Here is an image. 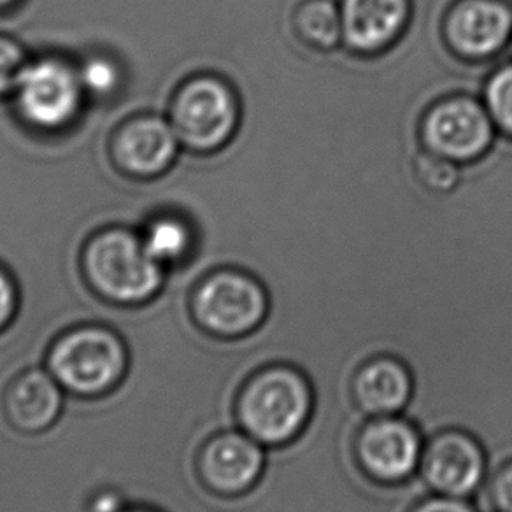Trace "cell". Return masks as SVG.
<instances>
[{
  "label": "cell",
  "instance_id": "19",
  "mask_svg": "<svg viewBox=\"0 0 512 512\" xmlns=\"http://www.w3.org/2000/svg\"><path fill=\"white\" fill-rule=\"evenodd\" d=\"M414 174L427 190L444 195L453 192L460 185L462 165L423 150L421 146V150L414 157Z\"/></svg>",
  "mask_w": 512,
  "mask_h": 512
},
{
  "label": "cell",
  "instance_id": "3",
  "mask_svg": "<svg viewBox=\"0 0 512 512\" xmlns=\"http://www.w3.org/2000/svg\"><path fill=\"white\" fill-rule=\"evenodd\" d=\"M83 271L97 297L123 309L150 304L164 288V267L127 230L97 235L86 248Z\"/></svg>",
  "mask_w": 512,
  "mask_h": 512
},
{
  "label": "cell",
  "instance_id": "1",
  "mask_svg": "<svg viewBox=\"0 0 512 512\" xmlns=\"http://www.w3.org/2000/svg\"><path fill=\"white\" fill-rule=\"evenodd\" d=\"M44 367L71 399H104L118 392L132 369L128 335L100 321H81L53 335Z\"/></svg>",
  "mask_w": 512,
  "mask_h": 512
},
{
  "label": "cell",
  "instance_id": "5",
  "mask_svg": "<svg viewBox=\"0 0 512 512\" xmlns=\"http://www.w3.org/2000/svg\"><path fill=\"white\" fill-rule=\"evenodd\" d=\"M241 125V100L234 85L216 72L190 79L176 95L172 127L190 150L213 155L223 150Z\"/></svg>",
  "mask_w": 512,
  "mask_h": 512
},
{
  "label": "cell",
  "instance_id": "22",
  "mask_svg": "<svg viewBox=\"0 0 512 512\" xmlns=\"http://www.w3.org/2000/svg\"><path fill=\"white\" fill-rule=\"evenodd\" d=\"M20 314V295L15 281L0 267V335L15 325Z\"/></svg>",
  "mask_w": 512,
  "mask_h": 512
},
{
  "label": "cell",
  "instance_id": "17",
  "mask_svg": "<svg viewBox=\"0 0 512 512\" xmlns=\"http://www.w3.org/2000/svg\"><path fill=\"white\" fill-rule=\"evenodd\" d=\"M141 239L146 251L164 269L183 264L197 242L193 228L178 216H158L144 228Z\"/></svg>",
  "mask_w": 512,
  "mask_h": 512
},
{
  "label": "cell",
  "instance_id": "15",
  "mask_svg": "<svg viewBox=\"0 0 512 512\" xmlns=\"http://www.w3.org/2000/svg\"><path fill=\"white\" fill-rule=\"evenodd\" d=\"M179 144L172 123L148 116L121 128L114 151L123 169L137 176H155L174 162Z\"/></svg>",
  "mask_w": 512,
  "mask_h": 512
},
{
  "label": "cell",
  "instance_id": "25",
  "mask_svg": "<svg viewBox=\"0 0 512 512\" xmlns=\"http://www.w3.org/2000/svg\"><path fill=\"white\" fill-rule=\"evenodd\" d=\"M174 498H176V488L169 491L164 497L137 498V500H132L120 512H174L172 511L174 505H167V502H171Z\"/></svg>",
  "mask_w": 512,
  "mask_h": 512
},
{
  "label": "cell",
  "instance_id": "14",
  "mask_svg": "<svg viewBox=\"0 0 512 512\" xmlns=\"http://www.w3.org/2000/svg\"><path fill=\"white\" fill-rule=\"evenodd\" d=\"M414 379L395 356H374L356 369L351 381L355 406L370 418L397 416L413 397Z\"/></svg>",
  "mask_w": 512,
  "mask_h": 512
},
{
  "label": "cell",
  "instance_id": "2",
  "mask_svg": "<svg viewBox=\"0 0 512 512\" xmlns=\"http://www.w3.org/2000/svg\"><path fill=\"white\" fill-rule=\"evenodd\" d=\"M314 393L302 370L274 363L256 369L235 395L239 428L265 448L295 441L313 416Z\"/></svg>",
  "mask_w": 512,
  "mask_h": 512
},
{
  "label": "cell",
  "instance_id": "21",
  "mask_svg": "<svg viewBox=\"0 0 512 512\" xmlns=\"http://www.w3.org/2000/svg\"><path fill=\"white\" fill-rule=\"evenodd\" d=\"M27 60L18 44L11 39L0 37V95L15 92Z\"/></svg>",
  "mask_w": 512,
  "mask_h": 512
},
{
  "label": "cell",
  "instance_id": "24",
  "mask_svg": "<svg viewBox=\"0 0 512 512\" xmlns=\"http://www.w3.org/2000/svg\"><path fill=\"white\" fill-rule=\"evenodd\" d=\"M409 512H476V509L465 498L435 493L434 497L423 498L414 504Z\"/></svg>",
  "mask_w": 512,
  "mask_h": 512
},
{
  "label": "cell",
  "instance_id": "7",
  "mask_svg": "<svg viewBox=\"0 0 512 512\" xmlns=\"http://www.w3.org/2000/svg\"><path fill=\"white\" fill-rule=\"evenodd\" d=\"M193 467L202 490L214 497H242L264 474L265 446L244 430H220L200 442Z\"/></svg>",
  "mask_w": 512,
  "mask_h": 512
},
{
  "label": "cell",
  "instance_id": "18",
  "mask_svg": "<svg viewBox=\"0 0 512 512\" xmlns=\"http://www.w3.org/2000/svg\"><path fill=\"white\" fill-rule=\"evenodd\" d=\"M481 100L498 134L512 139V58L507 57L488 74Z\"/></svg>",
  "mask_w": 512,
  "mask_h": 512
},
{
  "label": "cell",
  "instance_id": "10",
  "mask_svg": "<svg viewBox=\"0 0 512 512\" xmlns=\"http://www.w3.org/2000/svg\"><path fill=\"white\" fill-rule=\"evenodd\" d=\"M423 441L418 428L399 416L370 418L355 439V458L365 476L400 484L420 469Z\"/></svg>",
  "mask_w": 512,
  "mask_h": 512
},
{
  "label": "cell",
  "instance_id": "26",
  "mask_svg": "<svg viewBox=\"0 0 512 512\" xmlns=\"http://www.w3.org/2000/svg\"><path fill=\"white\" fill-rule=\"evenodd\" d=\"M15 2H18V0H0V9L9 8V6H13Z\"/></svg>",
  "mask_w": 512,
  "mask_h": 512
},
{
  "label": "cell",
  "instance_id": "23",
  "mask_svg": "<svg viewBox=\"0 0 512 512\" xmlns=\"http://www.w3.org/2000/svg\"><path fill=\"white\" fill-rule=\"evenodd\" d=\"M490 500L498 512H512V460L504 463L491 479Z\"/></svg>",
  "mask_w": 512,
  "mask_h": 512
},
{
  "label": "cell",
  "instance_id": "6",
  "mask_svg": "<svg viewBox=\"0 0 512 512\" xmlns=\"http://www.w3.org/2000/svg\"><path fill=\"white\" fill-rule=\"evenodd\" d=\"M498 130L481 95L449 93L434 100L420 121L423 150L449 158L456 164L476 162L488 153Z\"/></svg>",
  "mask_w": 512,
  "mask_h": 512
},
{
  "label": "cell",
  "instance_id": "27",
  "mask_svg": "<svg viewBox=\"0 0 512 512\" xmlns=\"http://www.w3.org/2000/svg\"><path fill=\"white\" fill-rule=\"evenodd\" d=\"M512 2V0H511ZM507 55H509V57L512 58V41H511V44H509V50H507Z\"/></svg>",
  "mask_w": 512,
  "mask_h": 512
},
{
  "label": "cell",
  "instance_id": "12",
  "mask_svg": "<svg viewBox=\"0 0 512 512\" xmlns=\"http://www.w3.org/2000/svg\"><path fill=\"white\" fill-rule=\"evenodd\" d=\"M420 470L434 493L467 498L483 484L486 455L474 435L460 428H448L427 442Z\"/></svg>",
  "mask_w": 512,
  "mask_h": 512
},
{
  "label": "cell",
  "instance_id": "13",
  "mask_svg": "<svg viewBox=\"0 0 512 512\" xmlns=\"http://www.w3.org/2000/svg\"><path fill=\"white\" fill-rule=\"evenodd\" d=\"M342 48L374 57L390 50L406 34L413 0H339Z\"/></svg>",
  "mask_w": 512,
  "mask_h": 512
},
{
  "label": "cell",
  "instance_id": "4",
  "mask_svg": "<svg viewBox=\"0 0 512 512\" xmlns=\"http://www.w3.org/2000/svg\"><path fill=\"white\" fill-rule=\"evenodd\" d=\"M271 293L255 274L239 267H218L200 279L190 297V320L218 341H239L255 334L271 314Z\"/></svg>",
  "mask_w": 512,
  "mask_h": 512
},
{
  "label": "cell",
  "instance_id": "9",
  "mask_svg": "<svg viewBox=\"0 0 512 512\" xmlns=\"http://www.w3.org/2000/svg\"><path fill=\"white\" fill-rule=\"evenodd\" d=\"M442 36L449 50L467 62L507 57L512 41L511 0H453Z\"/></svg>",
  "mask_w": 512,
  "mask_h": 512
},
{
  "label": "cell",
  "instance_id": "8",
  "mask_svg": "<svg viewBox=\"0 0 512 512\" xmlns=\"http://www.w3.org/2000/svg\"><path fill=\"white\" fill-rule=\"evenodd\" d=\"M13 95L23 120L58 130L76 118L86 93L78 69L58 58H39L23 69Z\"/></svg>",
  "mask_w": 512,
  "mask_h": 512
},
{
  "label": "cell",
  "instance_id": "11",
  "mask_svg": "<svg viewBox=\"0 0 512 512\" xmlns=\"http://www.w3.org/2000/svg\"><path fill=\"white\" fill-rule=\"evenodd\" d=\"M67 393L50 370L27 365L9 377L0 395L4 420L18 434L37 437L51 432L67 411Z\"/></svg>",
  "mask_w": 512,
  "mask_h": 512
},
{
  "label": "cell",
  "instance_id": "16",
  "mask_svg": "<svg viewBox=\"0 0 512 512\" xmlns=\"http://www.w3.org/2000/svg\"><path fill=\"white\" fill-rule=\"evenodd\" d=\"M290 25L300 43L311 50L332 53L342 48L339 0H297Z\"/></svg>",
  "mask_w": 512,
  "mask_h": 512
},
{
  "label": "cell",
  "instance_id": "20",
  "mask_svg": "<svg viewBox=\"0 0 512 512\" xmlns=\"http://www.w3.org/2000/svg\"><path fill=\"white\" fill-rule=\"evenodd\" d=\"M79 81L85 93L93 97H107L116 92L120 85V71L113 60L106 57H92L78 69Z\"/></svg>",
  "mask_w": 512,
  "mask_h": 512
}]
</instances>
